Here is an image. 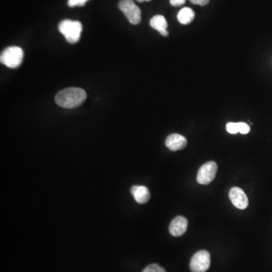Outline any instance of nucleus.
I'll return each mask as SVG.
<instances>
[{"mask_svg":"<svg viewBox=\"0 0 272 272\" xmlns=\"http://www.w3.org/2000/svg\"><path fill=\"white\" fill-rule=\"evenodd\" d=\"M86 92L81 88H68L60 91L55 96V102L64 109H75L86 99Z\"/></svg>","mask_w":272,"mask_h":272,"instance_id":"nucleus-1","label":"nucleus"},{"mask_svg":"<svg viewBox=\"0 0 272 272\" xmlns=\"http://www.w3.org/2000/svg\"><path fill=\"white\" fill-rule=\"evenodd\" d=\"M58 30L69 43H76L81 39L82 24L78 21L64 20L58 25Z\"/></svg>","mask_w":272,"mask_h":272,"instance_id":"nucleus-2","label":"nucleus"},{"mask_svg":"<svg viewBox=\"0 0 272 272\" xmlns=\"http://www.w3.org/2000/svg\"><path fill=\"white\" fill-rule=\"evenodd\" d=\"M24 52L22 48L18 46H11L3 50L0 61L9 68H17L23 61Z\"/></svg>","mask_w":272,"mask_h":272,"instance_id":"nucleus-3","label":"nucleus"},{"mask_svg":"<svg viewBox=\"0 0 272 272\" xmlns=\"http://www.w3.org/2000/svg\"><path fill=\"white\" fill-rule=\"evenodd\" d=\"M118 5L119 8L132 25H138L141 22V10L133 0H120Z\"/></svg>","mask_w":272,"mask_h":272,"instance_id":"nucleus-4","label":"nucleus"},{"mask_svg":"<svg viewBox=\"0 0 272 272\" xmlns=\"http://www.w3.org/2000/svg\"><path fill=\"white\" fill-rule=\"evenodd\" d=\"M210 266V254L207 251H199L190 259V269L191 272H206Z\"/></svg>","mask_w":272,"mask_h":272,"instance_id":"nucleus-5","label":"nucleus"},{"mask_svg":"<svg viewBox=\"0 0 272 272\" xmlns=\"http://www.w3.org/2000/svg\"><path fill=\"white\" fill-rule=\"evenodd\" d=\"M217 163L213 161L206 163L200 168L197 172V181L200 185H209L211 183L217 176Z\"/></svg>","mask_w":272,"mask_h":272,"instance_id":"nucleus-6","label":"nucleus"},{"mask_svg":"<svg viewBox=\"0 0 272 272\" xmlns=\"http://www.w3.org/2000/svg\"><path fill=\"white\" fill-rule=\"evenodd\" d=\"M229 198L234 206L240 210H245L249 205L247 196L240 188H231L229 191Z\"/></svg>","mask_w":272,"mask_h":272,"instance_id":"nucleus-7","label":"nucleus"},{"mask_svg":"<svg viewBox=\"0 0 272 272\" xmlns=\"http://www.w3.org/2000/svg\"><path fill=\"white\" fill-rule=\"evenodd\" d=\"M165 144L170 151H176L186 148L188 141L186 137H184L182 135L173 133L168 136Z\"/></svg>","mask_w":272,"mask_h":272,"instance_id":"nucleus-8","label":"nucleus"},{"mask_svg":"<svg viewBox=\"0 0 272 272\" xmlns=\"http://www.w3.org/2000/svg\"><path fill=\"white\" fill-rule=\"evenodd\" d=\"M187 228V218L183 217H177L171 221L169 231L172 236L180 237L186 232Z\"/></svg>","mask_w":272,"mask_h":272,"instance_id":"nucleus-9","label":"nucleus"},{"mask_svg":"<svg viewBox=\"0 0 272 272\" xmlns=\"http://www.w3.org/2000/svg\"><path fill=\"white\" fill-rule=\"evenodd\" d=\"M131 193L135 200L140 204L147 203L151 197L149 190L145 186H133L131 189Z\"/></svg>","mask_w":272,"mask_h":272,"instance_id":"nucleus-10","label":"nucleus"},{"mask_svg":"<svg viewBox=\"0 0 272 272\" xmlns=\"http://www.w3.org/2000/svg\"><path fill=\"white\" fill-rule=\"evenodd\" d=\"M150 25L151 27L154 28V30H158L163 36H167L169 34L167 30V22L163 15H155L153 17L150 22Z\"/></svg>","mask_w":272,"mask_h":272,"instance_id":"nucleus-11","label":"nucleus"},{"mask_svg":"<svg viewBox=\"0 0 272 272\" xmlns=\"http://www.w3.org/2000/svg\"><path fill=\"white\" fill-rule=\"evenodd\" d=\"M195 16L194 12L190 8H184L182 10L179 11L178 13L177 18L178 21L180 22L182 25H189L193 22V18Z\"/></svg>","mask_w":272,"mask_h":272,"instance_id":"nucleus-12","label":"nucleus"},{"mask_svg":"<svg viewBox=\"0 0 272 272\" xmlns=\"http://www.w3.org/2000/svg\"><path fill=\"white\" fill-rule=\"evenodd\" d=\"M142 272H166L163 268L158 264H151L147 266Z\"/></svg>","mask_w":272,"mask_h":272,"instance_id":"nucleus-13","label":"nucleus"},{"mask_svg":"<svg viewBox=\"0 0 272 272\" xmlns=\"http://www.w3.org/2000/svg\"><path fill=\"white\" fill-rule=\"evenodd\" d=\"M226 130L230 134H237L239 133V123H228L226 125Z\"/></svg>","mask_w":272,"mask_h":272,"instance_id":"nucleus-14","label":"nucleus"},{"mask_svg":"<svg viewBox=\"0 0 272 272\" xmlns=\"http://www.w3.org/2000/svg\"><path fill=\"white\" fill-rule=\"evenodd\" d=\"M238 123H239V133L241 134L246 135L249 133L250 127L247 123H243V122H240Z\"/></svg>","mask_w":272,"mask_h":272,"instance_id":"nucleus-15","label":"nucleus"},{"mask_svg":"<svg viewBox=\"0 0 272 272\" xmlns=\"http://www.w3.org/2000/svg\"><path fill=\"white\" fill-rule=\"evenodd\" d=\"M89 0H68V5L70 7L83 6Z\"/></svg>","mask_w":272,"mask_h":272,"instance_id":"nucleus-16","label":"nucleus"},{"mask_svg":"<svg viewBox=\"0 0 272 272\" xmlns=\"http://www.w3.org/2000/svg\"><path fill=\"white\" fill-rule=\"evenodd\" d=\"M193 5H207L210 2V0H189Z\"/></svg>","mask_w":272,"mask_h":272,"instance_id":"nucleus-17","label":"nucleus"},{"mask_svg":"<svg viewBox=\"0 0 272 272\" xmlns=\"http://www.w3.org/2000/svg\"><path fill=\"white\" fill-rule=\"evenodd\" d=\"M186 0H170V4L173 6H181L186 3Z\"/></svg>","mask_w":272,"mask_h":272,"instance_id":"nucleus-18","label":"nucleus"},{"mask_svg":"<svg viewBox=\"0 0 272 272\" xmlns=\"http://www.w3.org/2000/svg\"><path fill=\"white\" fill-rule=\"evenodd\" d=\"M138 2H149L151 0H137Z\"/></svg>","mask_w":272,"mask_h":272,"instance_id":"nucleus-19","label":"nucleus"}]
</instances>
